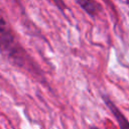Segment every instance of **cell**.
<instances>
[{"mask_svg":"<svg viewBox=\"0 0 129 129\" xmlns=\"http://www.w3.org/2000/svg\"><path fill=\"white\" fill-rule=\"evenodd\" d=\"M0 52L18 67L26 63L27 54L15 38L7 20L0 11Z\"/></svg>","mask_w":129,"mask_h":129,"instance_id":"obj_1","label":"cell"},{"mask_svg":"<svg viewBox=\"0 0 129 129\" xmlns=\"http://www.w3.org/2000/svg\"><path fill=\"white\" fill-rule=\"evenodd\" d=\"M102 99L105 102V104L107 105V107L109 108V110L112 112L113 116L115 117V119H116V121L118 123L119 129H129V121L124 116V114L120 111V109L110 100L109 97H107L105 95H102Z\"/></svg>","mask_w":129,"mask_h":129,"instance_id":"obj_2","label":"cell"},{"mask_svg":"<svg viewBox=\"0 0 129 129\" xmlns=\"http://www.w3.org/2000/svg\"><path fill=\"white\" fill-rule=\"evenodd\" d=\"M77 2L91 16L97 15L102 10L101 5L95 0H77Z\"/></svg>","mask_w":129,"mask_h":129,"instance_id":"obj_3","label":"cell"},{"mask_svg":"<svg viewBox=\"0 0 129 129\" xmlns=\"http://www.w3.org/2000/svg\"><path fill=\"white\" fill-rule=\"evenodd\" d=\"M53 1H54V3H55L59 8H61V9H62V8H64V7H66V6H64V3H63V1H62V0H53Z\"/></svg>","mask_w":129,"mask_h":129,"instance_id":"obj_4","label":"cell"},{"mask_svg":"<svg viewBox=\"0 0 129 129\" xmlns=\"http://www.w3.org/2000/svg\"><path fill=\"white\" fill-rule=\"evenodd\" d=\"M90 129H100V128L97 127V126H95V125H93V126H90Z\"/></svg>","mask_w":129,"mask_h":129,"instance_id":"obj_5","label":"cell"}]
</instances>
